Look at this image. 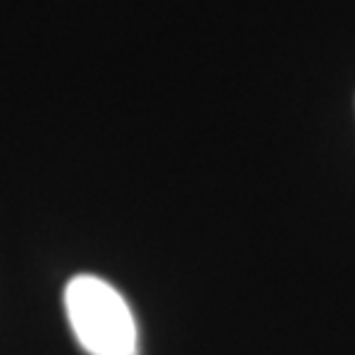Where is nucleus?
Here are the masks:
<instances>
[{
    "label": "nucleus",
    "mask_w": 355,
    "mask_h": 355,
    "mask_svg": "<svg viewBox=\"0 0 355 355\" xmlns=\"http://www.w3.org/2000/svg\"><path fill=\"white\" fill-rule=\"evenodd\" d=\"M76 342L88 355H137L139 332L130 304L109 282L79 275L65 288Z\"/></svg>",
    "instance_id": "f257e3e1"
}]
</instances>
